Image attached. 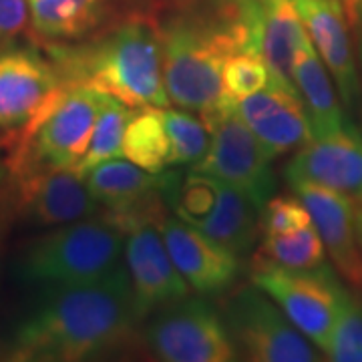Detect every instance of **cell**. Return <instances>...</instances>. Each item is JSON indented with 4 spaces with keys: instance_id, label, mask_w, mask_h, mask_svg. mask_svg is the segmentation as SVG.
<instances>
[{
    "instance_id": "1",
    "label": "cell",
    "mask_w": 362,
    "mask_h": 362,
    "mask_svg": "<svg viewBox=\"0 0 362 362\" xmlns=\"http://www.w3.org/2000/svg\"><path fill=\"white\" fill-rule=\"evenodd\" d=\"M45 294L14 326L2 350L6 361L78 362L135 349L141 322L127 270L119 264L103 278L45 286Z\"/></svg>"
},
{
    "instance_id": "2",
    "label": "cell",
    "mask_w": 362,
    "mask_h": 362,
    "mask_svg": "<svg viewBox=\"0 0 362 362\" xmlns=\"http://www.w3.org/2000/svg\"><path fill=\"white\" fill-rule=\"evenodd\" d=\"M66 87H89L131 109L169 107L156 16L133 14L113 21L78 42H47Z\"/></svg>"
},
{
    "instance_id": "3",
    "label": "cell",
    "mask_w": 362,
    "mask_h": 362,
    "mask_svg": "<svg viewBox=\"0 0 362 362\" xmlns=\"http://www.w3.org/2000/svg\"><path fill=\"white\" fill-rule=\"evenodd\" d=\"M123 242L125 233L103 216L65 223L21 247L14 274L26 284L90 282L119 266Z\"/></svg>"
},
{
    "instance_id": "4",
    "label": "cell",
    "mask_w": 362,
    "mask_h": 362,
    "mask_svg": "<svg viewBox=\"0 0 362 362\" xmlns=\"http://www.w3.org/2000/svg\"><path fill=\"white\" fill-rule=\"evenodd\" d=\"M199 117L211 133V143L206 156L194 165V171L230 183L264 207L276 189L272 171V159L276 157L247 127L235 109V101L228 95Z\"/></svg>"
},
{
    "instance_id": "5",
    "label": "cell",
    "mask_w": 362,
    "mask_h": 362,
    "mask_svg": "<svg viewBox=\"0 0 362 362\" xmlns=\"http://www.w3.org/2000/svg\"><path fill=\"white\" fill-rule=\"evenodd\" d=\"M221 318L238 356L244 361L316 362L324 358L258 286L235 290L226 300Z\"/></svg>"
},
{
    "instance_id": "6",
    "label": "cell",
    "mask_w": 362,
    "mask_h": 362,
    "mask_svg": "<svg viewBox=\"0 0 362 362\" xmlns=\"http://www.w3.org/2000/svg\"><path fill=\"white\" fill-rule=\"evenodd\" d=\"M252 284L266 292L320 352L350 294L328 264L306 270L278 266L252 268Z\"/></svg>"
},
{
    "instance_id": "7",
    "label": "cell",
    "mask_w": 362,
    "mask_h": 362,
    "mask_svg": "<svg viewBox=\"0 0 362 362\" xmlns=\"http://www.w3.org/2000/svg\"><path fill=\"white\" fill-rule=\"evenodd\" d=\"M147 350L163 362L238 361L230 332L202 298H183L153 312L143 330Z\"/></svg>"
},
{
    "instance_id": "8",
    "label": "cell",
    "mask_w": 362,
    "mask_h": 362,
    "mask_svg": "<svg viewBox=\"0 0 362 362\" xmlns=\"http://www.w3.org/2000/svg\"><path fill=\"white\" fill-rule=\"evenodd\" d=\"M65 89L51 57L35 47L6 42L0 49V133H23Z\"/></svg>"
},
{
    "instance_id": "9",
    "label": "cell",
    "mask_w": 362,
    "mask_h": 362,
    "mask_svg": "<svg viewBox=\"0 0 362 362\" xmlns=\"http://www.w3.org/2000/svg\"><path fill=\"white\" fill-rule=\"evenodd\" d=\"M101 206V216L123 233L143 223L161 226L168 209L165 171L149 173L131 161L109 159L83 177Z\"/></svg>"
},
{
    "instance_id": "10",
    "label": "cell",
    "mask_w": 362,
    "mask_h": 362,
    "mask_svg": "<svg viewBox=\"0 0 362 362\" xmlns=\"http://www.w3.org/2000/svg\"><path fill=\"white\" fill-rule=\"evenodd\" d=\"M16 220L35 228H59L101 216L85 180L73 169L28 168L14 173Z\"/></svg>"
},
{
    "instance_id": "11",
    "label": "cell",
    "mask_w": 362,
    "mask_h": 362,
    "mask_svg": "<svg viewBox=\"0 0 362 362\" xmlns=\"http://www.w3.org/2000/svg\"><path fill=\"white\" fill-rule=\"evenodd\" d=\"M125 254L133 304L139 320L189 296V284L169 256L159 226L143 223L125 233Z\"/></svg>"
},
{
    "instance_id": "12",
    "label": "cell",
    "mask_w": 362,
    "mask_h": 362,
    "mask_svg": "<svg viewBox=\"0 0 362 362\" xmlns=\"http://www.w3.org/2000/svg\"><path fill=\"white\" fill-rule=\"evenodd\" d=\"M314 49L328 69L344 107L361 97L358 57L352 42V25L340 0H292Z\"/></svg>"
},
{
    "instance_id": "13",
    "label": "cell",
    "mask_w": 362,
    "mask_h": 362,
    "mask_svg": "<svg viewBox=\"0 0 362 362\" xmlns=\"http://www.w3.org/2000/svg\"><path fill=\"white\" fill-rule=\"evenodd\" d=\"M286 180L290 185L318 183L352 202L362 199V131L346 119L334 135L306 143L286 165Z\"/></svg>"
},
{
    "instance_id": "14",
    "label": "cell",
    "mask_w": 362,
    "mask_h": 362,
    "mask_svg": "<svg viewBox=\"0 0 362 362\" xmlns=\"http://www.w3.org/2000/svg\"><path fill=\"white\" fill-rule=\"evenodd\" d=\"M235 109L274 157L298 151L314 139L296 87L276 77L268 87L235 101Z\"/></svg>"
},
{
    "instance_id": "15",
    "label": "cell",
    "mask_w": 362,
    "mask_h": 362,
    "mask_svg": "<svg viewBox=\"0 0 362 362\" xmlns=\"http://www.w3.org/2000/svg\"><path fill=\"white\" fill-rule=\"evenodd\" d=\"M159 230L175 268L197 294H220L238 280V256L192 223L175 216L165 218Z\"/></svg>"
},
{
    "instance_id": "16",
    "label": "cell",
    "mask_w": 362,
    "mask_h": 362,
    "mask_svg": "<svg viewBox=\"0 0 362 362\" xmlns=\"http://www.w3.org/2000/svg\"><path fill=\"white\" fill-rule=\"evenodd\" d=\"M294 194L304 202L312 223L322 238L338 274L362 292V254L354 228V202L318 183H294Z\"/></svg>"
},
{
    "instance_id": "17",
    "label": "cell",
    "mask_w": 362,
    "mask_h": 362,
    "mask_svg": "<svg viewBox=\"0 0 362 362\" xmlns=\"http://www.w3.org/2000/svg\"><path fill=\"white\" fill-rule=\"evenodd\" d=\"M306 37L292 0H256L252 52L266 61L272 77L294 85V57Z\"/></svg>"
},
{
    "instance_id": "18",
    "label": "cell",
    "mask_w": 362,
    "mask_h": 362,
    "mask_svg": "<svg viewBox=\"0 0 362 362\" xmlns=\"http://www.w3.org/2000/svg\"><path fill=\"white\" fill-rule=\"evenodd\" d=\"M33 30L47 42H78L111 25L113 0H28Z\"/></svg>"
},
{
    "instance_id": "19",
    "label": "cell",
    "mask_w": 362,
    "mask_h": 362,
    "mask_svg": "<svg viewBox=\"0 0 362 362\" xmlns=\"http://www.w3.org/2000/svg\"><path fill=\"white\" fill-rule=\"evenodd\" d=\"M294 85L310 121L312 137L322 139L334 135L346 123L338 101L337 87L328 69L318 57L310 37L300 42L294 57Z\"/></svg>"
},
{
    "instance_id": "20",
    "label": "cell",
    "mask_w": 362,
    "mask_h": 362,
    "mask_svg": "<svg viewBox=\"0 0 362 362\" xmlns=\"http://www.w3.org/2000/svg\"><path fill=\"white\" fill-rule=\"evenodd\" d=\"M262 207L242 189L218 180V204L197 230L228 247L238 258L247 254L259 233Z\"/></svg>"
},
{
    "instance_id": "21",
    "label": "cell",
    "mask_w": 362,
    "mask_h": 362,
    "mask_svg": "<svg viewBox=\"0 0 362 362\" xmlns=\"http://www.w3.org/2000/svg\"><path fill=\"white\" fill-rule=\"evenodd\" d=\"M168 156L169 141L161 109H135L123 135V157L149 173H161L168 168Z\"/></svg>"
},
{
    "instance_id": "22",
    "label": "cell",
    "mask_w": 362,
    "mask_h": 362,
    "mask_svg": "<svg viewBox=\"0 0 362 362\" xmlns=\"http://www.w3.org/2000/svg\"><path fill=\"white\" fill-rule=\"evenodd\" d=\"M326 247L314 223L286 235H264L252 258V268L278 266L288 270H306L324 264Z\"/></svg>"
},
{
    "instance_id": "23",
    "label": "cell",
    "mask_w": 362,
    "mask_h": 362,
    "mask_svg": "<svg viewBox=\"0 0 362 362\" xmlns=\"http://www.w3.org/2000/svg\"><path fill=\"white\" fill-rule=\"evenodd\" d=\"M133 113L135 109L121 103L111 95H105L101 111L97 115L95 127L90 133L87 151L81 157L77 168L73 169L77 175L85 177L90 169L97 168L99 163H105L109 159H119L123 156V135Z\"/></svg>"
},
{
    "instance_id": "24",
    "label": "cell",
    "mask_w": 362,
    "mask_h": 362,
    "mask_svg": "<svg viewBox=\"0 0 362 362\" xmlns=\"http://www.w3.org/2000/svg\"><path fill=\"white\" fill-rule=\"evenodd\" d=\"M163 125L169 141V165H192L206 156L211 143V133L204 119L187 109H161Z\"/></svg>"
},
{
    "instance_id": "25",
    "label": "cell",
    "mask_w": 362,
    "mask_h": 362,
    "mask_svg": "<svg viewBox=\"0 0 362 362\" xmlns=\"http://www.w3.org/2000/svg\"><path fill=\"white\" fill-rule=\"evenodd\" d=\"M326 361L362 362V300L349 294L322 350Z\"/></svg>"
},
{
    "instance_id": "26",
    "label": "cell",
    "mask_w": 362,
    "mask_h": 362,
    "mask_svg": "<svg viewBox=\"0 0 362 362\" xmlns=\"http://www.w3.org/2000/svg\"><path fill=\"white\" fill-rule=\"evenodd\" d=\"M272 81L270 66L256 52H235L232 54L221 71L223 93L233 99H246L250 95L268 87Z\"/></svg>"
},
{
    "instance_id": "27",
    "label": "cell",
    "mask_w": 362,
    "mask_h": 362,
    "mask_svg": "<svg viewBox=\"0 0 362 362\" xmlns=\"http://www.w3.org/2000/svg\"><path fill=\"white\" fill-rule=\"evenodd\" d=\"M312 226L308 207L298 195H272L259 214V232L264 235H286Z\"/></svg>"
},
{
    "instance_id": "28",
    "label": "cell",
    "mask_w": 362,
    "mask_h": 362,
    "mask_svg": "<svg viewBox=\"0 0 362 362\" xmlns=\"http://www.w3.org/2000/svg\"><path fill=\"white\" fill-rule=\"evenodd\" d=\"M30 16L28 0H0V45H6L25 30Z\"/></svg>"
},
{
    "instance_id": "29",
    "label": "cell",
    "mask_w": 362,
    "mask_h": 362,
    "mask_svg": "<svg viewBox=\"0 0 362 362\" xmlns=\"http://www.w3.org/2000/svg\"><path fill=\"white\" fill-rule=\"evenodd\" d=\"M14 220H16V195H14V183L11 181L0 192V254Z\"/></svg>"
},
{
    "instance_id": "30",
    "label": "cell",
    "mask_w": 362,
    "mask_h": 362,
    "mask_svg": "<svg viewBox=\"0 0 362 362\" xmlns=\"http://www.w3.org/2000/svg\"><path fill=\"white\" fill-rule=\"evenodd\" d=\"M13 181V168H11V159H8V151L6 145L0 139V192Z\"/></svg>"
},
{
    "instance_id": "31",
    "label": "cell",
    "mask_w": 362,
    "mask_h": 362,
    "mask_svg": "<svg viewBox=\"0 0 362 362\" xmlns=\"http://www.w3.org/2000/svg\"><path fill=\"white\" fill-rule=\"evenodd\" d=\"M342 6L346 11L352 28L356 25H362V0H342Z\"/></svg>"
},
{
    "instance_id": "32",
    "label": "cell",
    "mask_w": 362,
    "mask_h": 362,
    "mask_svg": "<svg viewBox=\"0 0 362 362\" xmlns=\"http://www.w3.org/2000/svg\"><path fill=\"white\" fill-rule=\"evenodd\" d=\"M354 228H356V240L362 254V199L354 202Z\"/></svg>"
},
{
    "instance_id": "33",
    "label": "cell",
    "mask_w": 362,
    "mask_h": 362,
    "mask_svg": "<svg viewBox=\"0 0 362 362\" xmlns=\"http://www.w3.org/2000/svg\"><path fill=\"white\" fill-rule=\"evenodd\" d=\"M352 30H354V37H356V57H358V71H361V97H362V25H356Z\"/></svg>"
},
{
    "instance_id": "34",
    "label": "cell",
    "mask_w": 362,
    "mask_h": 362,
    "mask_svg": "<svg viewBox=\"0 0 362 362\" xmlns=\"http://www.w3.org/2000/svg\"><path fill=\"white\" fill-rule=\"evenodd\" d=\"M175 2H181V0H175Z\"/></svg>"
}]
</instances>
